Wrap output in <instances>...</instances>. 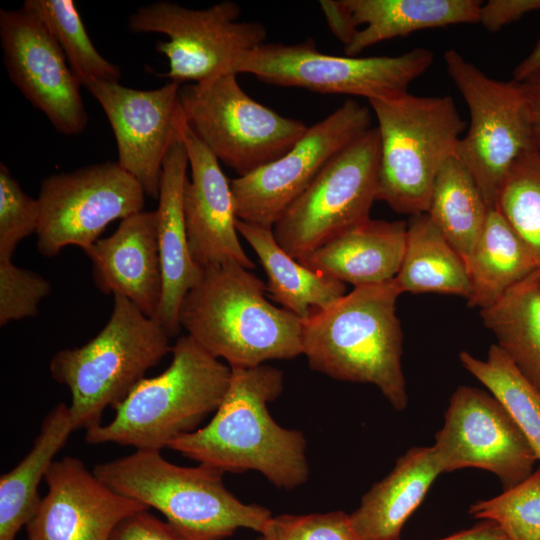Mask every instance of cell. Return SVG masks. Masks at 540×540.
Returning <instances> with one entry per match:
<instances>
[{
    "label": "cell",
    "instance_id": "cell-1",
    "mask_svg": "<svg viewBox=\"0 0 540 540\" xmlns=\"http://www.w3.org/2000/svg\"><path fill=\"white\" fill-rule=\"evenodd\" d=\"M283 372L269 365L231 367V379L212 419L173 440L168 448L221 472L261 473L278 488L308 480L306 439L279 425L268 404L283 391Z\"/></svg>",
    "mask_w": 540,
    "mask_h": 540
},
{
    "label": "cell",
    "instance_id": "cell-2",
    "mask_svg": "<svg viewBox=\"0 0 540 540\" xmlns=\"http://www.w3.org/2000/svg\"><path fill=\"white\" fill-rule=\"evenodd\" d=\"M401 294L395 279L354 287L303 319L302 355L309 367L336 380L375 385L394 409L404 410L403 332L396 314Z\"/></svg>",
    "mask_w": 540,
    "mask_h": 540
},
{
    "label": "cell",
    "instance_id": "cell-3",
    "mask_svg": "<svg viewBox=\"0 0 540 540\" xmlns=\"http://www.w3.org/2000/svg\"><path fill=\"white\" fill-rule=\"evenodd\" d=\"M266 292V284L236 262L205 268L182 300L179 324L230 367L302 355V319L270 303Z\"/></svg>",
    "mask_w": 540,
    "mask_h": 540
},
{
    "label": "cell",
    "instance_id": "cell-4",
    "mask_svg": "<svg viewBox=\"0 0 540 540\" xmlns=\"http://www.w3.org/2000/svg\"><path fill=\"white\" fill-rule=\"evenodd\" d=\"M93 472L115 492L162 513L186 540H224L240 528L261 534L272 517L267 508L235 497L220 470L179 466L160 451L135 450Z\"/></svg>",
    "mask_w": 540,
    "mask_h": 540
},
{
    "label": "cell",
    "instance_id": "cell-5",
    "mask_svg": "<svg viewBox=\"0 0 540 540\" xmlns=\"http://www.w3.org/2000/svg\"><path fill=\"white\" fill-rule=\"evenodd\" d=\"M171 352L168 368L142 379L114 408L109 423L86 430V442L161 451L216 411L229 387L231 367L188 334L178 338Z\"/></svg>",
    "mask_w": 540,
    "mask_h": 540
},
{
    "label": "cell",
    "instance_id": "cell-6",
    "mask_svg": "<svg viewBox=\"0 0 540 540\" xmlns=\"http://www.w3.org/2000/svg\"><path fill=\"white\" fill-rule=\"evenodd\" d=\"M112 314L86 344L57 351L52 378L68 387L76 430L102 424L104 410L119 405L145 373L171 352L170 336L155 319L130 300L114 294Z\"/></svg>",
    "mask_w": 540,
    "mask_h": 540
},
{
    "label": "cell",
    "instance_id": "cell-7",
    "mask_svg": "<svg viewBox=\"0 0 540 540\" xmlns=\"http://www.w3.org/2000/svg\"><path fill=\"white\" fill-rule=\"evenodd\" d=\"M380 136L377 200L399 214L426 213L436 176L466 128L451 96L405 93L368 101Z\"/></svg>",
    "mask_w": 540,
    "mask_h": 540
},
{
    "label": "cell",
    "instance_id": "cell-8",
    "mask_svg": "<svg viewBox=\"0 0 540 540\" xmlns=\"http://www.w3.org/2000/svg\"><path fill=\"white\" fill-rule=\"evenodd\" d=\"M443 57L470 116L455 156L475 179L488 208L494 209L511 168L538 149L528 102L520 83L488 77L454 49Z\"/></svg>",
    "mask_w": 540,
    "mask_h": 540
},
{
    "label": "cell",
    "instance_id": "cell-9",
    "mask_svg": "<svg viewBox=\"0 0 540 540\" xmlns=\"http://www.w3.org/2000/svg\"><path fill=\"white\" fill-rule=\"evenodd\" d=\"M433 52L415 48L398 56L349 57L322 53L312 38L263 43L239 55L233 73H248L277 86L322 94H348L368 101L396 98L426 72Z\"/></svg>",
    "mask_w": 540,
    "mask_h": 540
},
{
    "label": "cell",
    "instance_id": "cell-10",
    "mask_svg": "<svg viewBox=\"0 0 540 540\" xmlns=\"http://www.w3.org/2000/svg\"><path fill=\"white\" fill-rule=\"evenodd\" d=\"M179 97L188 127L238 176L283 156L308 129L304 122L251 98L234 73L203 84H182Z\"/></svg>",
    "mask_w": 540,
    "mask_h": 540
},
{
    "label": "cell",
    "instance_id": "cell-11",
    "mask_svg": "<svg viewBox=\"0 0 540 540\" xmlns=\"http://www.w3.org/2000/svg\"><path fill=\"white\" fill-rule=\"evenodd\" d=\"M380 136L371 127L338 153L286 208L272 230L299 259L368 219L377 200Z\"/></svg>",
    "mask_w": 540,
    "mask_h": 540
},
{
    "label": "cell",
    "instance_id": "cell-12",
    "mask_svg": "<svg viewBox=\"0 0 540 540\" xmlns=\"http://www.w3.org/2000/svg\"><path fill=\"white\" fill-rule=\"evenodd\" d=\"M240 15V6L230 0L205 9L162 0L138 8L128 26L132 32L169 37L155 46L169 62L163 77L181 85L203 84L233 73L240 54L265 43L266 28L259 22L240 21Z\"/></svg>",
    "mask_w": 540,
    "mask_h": 540
},
{
    "label": "cell",
    "instance_id": "cell-13",
    "mask_svg": "<svg viewBox=\"0 0 540 540\" xmlns=\"http://www.w3.org/2000/svg\"><path fill=\"white\" fill-rule=\"evenodd\" d=\"M37 200V249L52 257L71 245L86 250L112 221L143 211L145 192L118 162L109 161L50 175Z\"/></svg>",
    "mask_w": 540,
    "mask_h": 540
},
{
    "label": "cell",
    "instance_id": "cell-14",
    "mask_svg": "<svg viewBox=\"0 0 540 540\" xmlns=\"http://www.w3.org/2000/svg\"><path fill=\"white\" fill-rule=\"evenodd\" d=\"M370 108L348 99L277 160L230 181L237 219L273 227L286 208L345 147L371 128Z\"/></svg>",
    "mask_w": 540,
    "mask_h": 540
},
{
    "label": "cell",
    "instance_id": "cell-15",
    "mask_svg": "<svg viewBox=\"0 0 540 540\" xmlns=\"http://www.w3.org/2000/svg\"><path fill=\"white\" fill-rule=\"evenodd\" d=\"M443 472L474 467L497 476L503 490L529 477L538 461L505 407L484 390L459 386L432 446Z\"/></svg>",
    "mask_w": 540,
    "mask_h": 540
},
{
    "label": "cell",
    "instance_id": "cell-16",
    "mask_svg": "<svg viewBox=\"0 0 540 540\" xmlns=\"http://www.w3.org/2000/svg\"><path fill=\"white\" fill-rule=\"evenodd\" d=\"M3 61L12 83L65 135L81 133L88 115L80 83L43 20L25 4L0 10Z\"/></svg>",
    "mask_w": 540,
    "mask_h": 540
},
{
    "label": "cell",
    "instance_id": "cell-17",
    "mask_svg": "<svg viewBox=\"0 0 540 540\" xmlns=\"http://www.w3.org/2000/svg\"><path fill=\"white\" fill-rule=\"evenodd\" d=\"M181 84L138 90L116 83H93L89 93L104 110L112 127L119 165L157 198L162 165L169 149L183 141L188 127L180 102Z\"/></svg>",
    "mask_w": 540,
    "mask_h": 540
},
{
    "label": "cell",
    "instance_id": "cell-18",
    "mask_svg": "<svg viewBox=\"0 0 540 540\" xmlns=\"http://www.w3.org/2000/svg\"><path fill=\"white\" fill-rule=\"evenodd\" d=\"M44 480L48 492L25 526L27 540H110L122 520L149 509L115 492L73 456L54 461Z\"/></svg>",
    "mask_w": 540,
    "mask_h": 540
},
{
    "label": "cell",
    "instance_id": "cell-19",
    "mask_svg": "<svg viewBox=\"0 0 540 540\" xmlns=\"http://www.w3.org/2000/svg\"><path fill=\"white\" fill-rule=\"evenodd\" d=\"M184 144L191 179L184 187L183 205L187 240L194 263L202 270L226 262H236L248 270L255 264L238 239L230 181L219 161L191 131Z\"/></svg>",
    "mask_w": 540,
    "mask_h": 540
},
{
    "label": "cell",
    "instance_id": "cell-20",
    "mask_svg": "<svg viewBox=\"0 0 540 540\" xmlns=\"http://www.w3.org/2000/svg\"><path fill=\"white\" fill-rule=\"evenodd\" d=\"M84 252L102 293L120 294L146 316L155 317L163 290L156 211L122 219L114 233L99 238Z\"/></svg>",
    "mask_w": 540,
    "mask_h": 540
},
{
    "label": "cell",
    "instance_id": "cell-21",
    "mask_svg": "<svg viewBox=\"0 0 540 540\" xmlns=\"http://www.w3.org/2000/svg\"><path fill=\"white\" fill-rule=\"evenodd\" d=\"M188 167L184 140L179 141L164 158L158 208L155 210L163 290L153 319L160 323L170 337L180 333V305L202 273L190 255L185 225L183 196Z\"/></svg>",
    "mask_w": 540,
    "mask_h": 540
},
{
    "label": "cell",
    "instance_id": "cell-22",
    "mask_svg": "<svg viewBox=\"0 0 540 540\" xmlns=\"http://www.w3.org/2000/svg\"><path fill=\"white\" fill-rule=\"evenodd\" d=\"M407 222L370 217L297 259L310 270L354 287L393 280L406 245Z\"/></svg>",
    "mask_w": 540,
    "mask_h": 540
},
{
    "label": "cell",
    "instance_id": "cell-23",
    "mask_svg": "<svg viewBox=\"0 0 540 540\" xmlns=\"http://www.w3.org/2000/svg\"><path fill=\"white\" fill-rule=\"evenodd\" d=\"M442 473L432 447H412L350 514L361 540H399L404 524Z\"/></svg>",
    "mask_w": 540,
    "mask_h": 540
},
{
    "label": "cell",
    "instance_id": "cell-24",
    "mask_svg": "<svg viewBox=\"0 0 540 540\" xmlns=\"http://www.w3.org/2000/svg\"><path fill=\"white\" fill-rule=\"evenodd\" d=\"M355 34L343 47L357 57L379 42L412 32L455 24L478 23V0H339Z\"/></svg>",
    "mask_w": 540,
    "mask_h": 540
},
{
    "label": "cell",
    "instance_id": "cell-25",
    "mask_svg": "<svg viewBox=\"0 0 540 540\" xmlns=\"http://www.w3.org/2000/svg\"><path fill=\"white\" fill-rule=\"evenodd\" d=\"M236 229L258 256L266 289L282 308L305 319L346 294L345 283L315 272L290 256L276 241L272 227L236 220Z\"/></svg>",
    "mask_w": 540,
    "mask_h": 540
},
{
    "label": "cell",
    "instance_id": "cell-26",
    "mask_svg": "<svg viewBox=\"0 0 540 540\" xmlns=\"http://www.w3.org/2000/svg\"><path fill=\"white\" fill-rule=\"evenodd\" d=\"M74 431L69 406L58 403L45 415L30 451L1 475L0 540H15L32 519L41 501L39 483Z\"/></svg>",
    "mask_w": 540,
    "mask_h": 540
},
{
    "label": "cell",
    "instance_id": "cell-27",
    "mask_svg": "<svg viewBox=\"0 0 540 540\" xmlns=\"http://www.w3.org/2000/svg\"><path fill=\"white\" fill-rule=\"evenodd\" d=\"M470 307L487 309L539 270L529 250L499 211L489 209L484 229L466 262Z\"/></svg>",
    "mask_w": 540,
    "mask_h": 540
},
{
    "label": "cell",
    "instance_id": "cell-28",
    "mask_svg": "<svg viewBox=\"0 0 540 540\" xmlns=\"http://www.w3.org/2000/svg\"><path fill=\"white\" fill-rule=\"evenodd\" d=\"M394 279L402 293L470 295L465 261L427 213L407 221L404 256Z\"/></svg>",
    "mask_w": 540,
    "mask_h": 540
},
{
    "label": "cell",
    "instance_id": "cell-29",
    "mask_svg": "<svg viewBox=\"0 0 540 540\" xmlns=\"http://www.w3.org/2000/svg\"><path fill=\"white\" fill-rule=\"evenodd\" d=\"M484 326L519 371L540 390V270L480 310Z\"/></svg>",
    "mask_w": 540,
    "mask_h": 540
},
{
    "label": "cell",
    "instance_id": "cell-30",
    "mask_svg": "<svg viewBox=\"0 0 540 540\" xmlns=\"http://www.w3.org/2000/svg\"><path fill=\"white\" fill-rule=\"evenodd\" d=\"M426 213L466 263L484 229L489 208L475 179L455 155L439 170Z\"/></svg>",
    "mask_w": 540,
    "mask_h": 540
},
{
    "label": "cell",
    "instance_id": "cell-31",
    "mask_svg": "<svg viewBox=\"0 0 540 540\" xmlns=\"http://www.w3.org/2000/svg\"><path fill=\"white\" fill-rule=\"evenodd\" d=\"M462 366L479 380L505 407L540 461V390L497 345L490 346L486 360L461 351Z\"/></svg>",
    "mask_w": 540,
    "mask_h": 540
},
{
    "label": "cell",
    "instance_id": "cell-32",
    "mask_svg": "<svg viewBox=\"0 0 540 540\" xmlns=\"http://www.w3.org/2000/svg\"><path fill=\"white\" fill-rule=\"evenodd\" d=\"M23 4L46 24L81 86L119 81L120 68L95 48L74 1L26 0Z\"/></svg>",
    "mask_w": 540,
    "mask_h": 540
},
{
    "label": "cell",
    "instance_id": "cell-33",
    "mask_svg": "<svg viewBox=\"0 0 540 540\" xmlns=\"http://www.w3.org/2000/svg\"><path fill=\"white\" fill-rule=\"evenodd\" d=\"M495 208L523 241L540 270V150L520 158L507 174Z\"/></svg>",
    "mask_w": 540,
    "mask_h": 540
},
{
    "label": "cell",
    "instance_id": "cell-34",
    "mask_svg": "<svg viewBox=\"0 0 540 540\" xmlns=\"http://www.w3.org/2000/svg\"><path fill=\"white\" fill-rule=\"evenodd\" d=\"M468 513L495 522L509 540H540V466L500 495L474 502Z\"/></svg>",
    "mask_w": 540,
    "mask_h": 540
},
{
    "label": "cell",
    "instance_id": "cell-35",
    "mask_svg": "<svg viewBox=\"0 0 540 540\" xmlns=\"http://www.w3.org/2000/svg\"><path fill=\"white\" fill-rule=\"evenodd\" d=\"M37 198L27 195L8 167L0 165V258H12L18 243L36 233Z\"/></svg>",
    "mask_w": 540,
    "mask_h": 540
},
{
    "label": "cell",
    "instance_id": "cell-36",
    "mask_svg": "<svg viewBox=\"0 0 540 540\" xmlns=\"http://www.w3.org/2000/svg\"><path fill=\"white\" fill-rule=\"evenodd\" d=\"M261 535L264 540H361L350 514L341 510L272 516Z\"/></svg>",
    "mask_w": 540,
    "mask_h": 540
},
{
    "label": "cell",
    "instance_id": "cell-37",
    "mask_svg": "<svg viewBox=\"0 0 540 540\" xmlns=\"http://www.w3.org/2000/svg\"><path fill=\"white\" fill-rule=\"evenodd\" d=\"M51 290L41 275L0 258V325L37 315L41 300Z\"/></svg>",
    "mask_w": 540,
    "mask_h": 540
},
{
    "label": "cell",
    "instance_id": "cell-38",
    "mask_svg": "<svg viewBox=\"0 0 540 540\" xmlns=\"http://www.w3.org/2000/svg\"><path fill=\"white\" fill-rule=\"evenodd\" d=\"M110 540H186L167 521L148 510L139 511L122 520Z\"/></svg>",
    "mask_w": 540,
    "mask_h": 540
},
{
    "label": "cell",
    "instance_id": "cell-39",
    "mask_svg": "<svg viewBox=\"0 0 540 540\" xmlns=\"http://www.w3.org/2000/svg\"><path fill=\"white\" fill-rule=\"evenodd\" d=\"M536 10L540 0H489L480 6L478 23L494 33Z\"/></svg>",
    "mask_w": 540,
    "mask_h": 540
},
{
    "label": "cell",
    "instance_id": "cell-40",
    "mask_svg": "<svg viewBox=\"0 0 540 540\" xmlns=\"http://www.w3.org/2000/svg\"><path fill=\"white\" fill-rule=\"evenodd\" d=\"M437 540H509V538L495 522L481 520L468 529Z\"/></svg>",
    "mask_w": 540,
    "mask_h": 540
},
{
    "label": "cell",
    "instance_id": "cell-41",
    "mask_svg": "<svg viewBox=\"0 0 540 540\" xmlns=\"http://www.w3.org/2000/svg\"><path fill=\"white\" fill-rule=\"evenodd\" d=\"M521 85L523 93L528 102L538 149L540 150V71L530 76L523 82H518Z\"/></svg>",
    "mask_w": 540,
    "mask_h": 540
},
{
    "label": "cell",
    "instance_id": "cell-42",
    "mask_svg": "<svg viewBox=\"0 0 540 540\" xmlns=\"http://www.w3.org/2000/svg\"><path fill=\"white\" fill-rule=\"evenodd\" d=\"M540 71V38L529 55L513 71V80L523 82Z\"/></svg>",
    "mask_w": 540,
    "mask_h": 540
},
{
    "label": "cell",
    "instance_id": "cell-43",
    "mask_svg": "<svg viewBox=\"0 0 540 540\" xmlns=\"http://www.w3.org/2000/svg\"><path fill=\"white\" fill-rule=\"evenodd\" d=\"M258 540H264V538H263V537H261V538H259Z\"/></svg>",
    "mask_w": 540,
    "mask_h": 540
}]
</instances>
